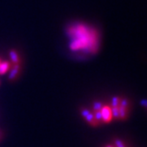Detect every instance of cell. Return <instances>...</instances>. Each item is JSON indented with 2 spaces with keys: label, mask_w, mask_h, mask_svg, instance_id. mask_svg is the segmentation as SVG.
Masks as SVG:
<instances>
[{
  "label": "cell",
  "mask_w": 147,
  "mask_h": 147,
  "mask_svg": "<svg viewBox=\"0 0 147 147\" xmlns=\"http://www.w3.org/2000/svg\"><path fill=\"white\" fill-rule=\"evenodd\" d=\"M101 115H102V121L104 123H109L113 119L112 113H111V107L108 105H103L102 109L100 110Z\"/></svg>",
  "instance_id": "1"
},
{
  "label": "cell",
  "mask_w": 147,
  "mask_h": 147,
  "mask_svg": "<svg viewBox=\"0 0 147 147\" xmlns=\"http://www.w3.org/2000/svg\"><path fill=\"white\" fill-rule=\"evenodd\" d=\"M0 63H1V61H0Z\"/></svg>",
  "instance_id": "17"
},
{
  "label": "cell",
  "mask_w": 147,
  "mask_h": 147,
  "mask_svg": "<svg viewBox=\"0 0 147 147\" xmlns=\"http://www.w3.org/2000/svg\"><path fill=\"white\" fill-rule=\"evenodd\" d=\"M119 119H125L127 115V110L126 108L119 106Z\"/></svg>",
  "instance_id": "6"
},
{
  "label": "cell",
  "mask_w": 147,
  "mask_h": 147,
  "mask_svg": "<svg viewBox=\"0 0 147 147\" xmlns=\"http://www.w3.org/2000/svg\"><path fill=\"white\" fill-rule=\"evenodd\" d=\"M0 137H1V131H0Z\"/></svg>",
  "instance_id": "16"
},
{
  "label": "cell",
  "mask_w": 147,
  "mask_h": 147,
  "mask_svg": "<svg viewBox=\"0 0 147 147\" xmlns=\"http://www.w3.org/2000/svg\"><path fill=\"white\" fill-rule=\"evenodd\" d=\"M129 105V102H128V100L126 99V98H122L120 99V102H119V106H121V107H123V108H127V106Z\"/></svg>",
  "instance_id": "10"
},
{
  "label": "cell",
  "mask_w": 147,
  "mask_h": 147,
  "mask_svg": "<svg viewBox=\"0 0 147 147\" xmlns=\"http://www.w3.org/2000/svg\"><path fill=\"white\" fill-rule=\"evenodd\" d=\"M94 115V119L97 123H99L100 121H102V115H101V112L100 111H95Z\"/></svg>",
  "instance_id": "11"
},
{
  "label": "cell",
  "mask_w": 147,
  "mask_h": 147,
  "mask_svg": "<svg viewBox=\"0 0 147 147\" xmlns=\"http://www.w3.org/2000/svg\"><path fill=\"white\" fill-rule=\"evenodd\" d=\"M85 119L87 120V122H88V123H90V124L92 125V126H97L98 123H97V122L96 121V119H94V115H93L92 112H90L89 114L85 117Z\"/></svg>",
  "instance_id": "5"
},
{
  "label": "cell",
  "mask_w": 147,
  "mask_h": 147,
  "mask_svg": "<svg viewBox=\"0 0 147 147\" xmlns=\"http://www.w3.org/2000/svg\"><path fill=\"white\" fill-rule=\"evenodd\" d=\"M105 147H115V146H113L112 145H108V146H106Z\"/></svg>",
  "instance_id": "15"
},
{
  "label": "cell",
  "mask_w": 147,
  "mask_h": 147,
  "mask_svg": "<svg viewBox=\"0 0 147 147\" xmlns=\"http://www.w3.org/2000/svg\"><path fill=\"white\" fill-rule=\"evenodd\" d=\"M103 107V104L100 101H95L93 103V109L95 111H100Z\"/></svg>",
  "instance_id": "9"
},
{
  "label": "cell",
  "mask_w": 147,
  "mask_h": 147,
  "mask_svg": "<svg viewBox=\"0 0 147 147\" xmlns=\"http://www.w3.org/2000/svg\"><path fill=\"white\" fill-rule=\"evenodd\" d=\"M141 105H142V106H144L145 108H146L147 107V102H146V99H143V100L141 101Z\"/></svg>",
  "instance_id": "14"
},
{
  "label": "cell",
  "mask_w": 147,
  "mask_h": 147,
  "mask_svg": "<svg viewBox=\"0 0 147 147\" xmlns=\"http://www.w3.org/2000/svg\"><path fill=\"white\" fill-rule=\"evenodd\" d=\"M120 102V97L119 96H114L111 100V106L112 107H119Z\"/></svg>",
  "instance_id": "8"
},
{
  "label": "cell",
  "mask_w": 147,
  "mask_h": 147,
  "mask_svg": "<svg viewBox=\"0 0 147 147\" xmlns=\"http://www.w3.org/2000/svg\"><path fill=\"white\" fill-rule=\"evenodd\" d=\"M11 68V65L8 61H3L0 63V74H4Z\"/></svg>",
  "instance_id": "4"
},
{
  "label": "cell",
  "mask_w": 147,
  "mask_h": 147,
  "mask_svg": "<svg viewBox=\"0 0 147 147\" xmlns=\"http://www.w3.org/2000/svg\"><path fill=\"white\" fill-rule=\"evenodd\" d=\"M115 147H125V145L123 141H121L119 139H115Z\"/></svg>",
  "instance_id": "12"
},
{
  "label": "cell",
  "mask_w": 147,
  "mask_h": 147,
  "mask_svg": "<svg viewBox=\"0 0 147 147\" xmlns=\"http://www.w3.org/2000/svg\"><path fill=\"white\" fill-rule=\"evenodd\" d=\"M20 69H21L20 64H14L11 66L10 74H9V79L10 80H14L15 79H16L17 75L19 74V72H20Z\"/></svg>",
  "instance_id": "2"
},
{
  "label": "cell",
  "mask_w": 147,
  "mask_h": 147,
  "mask_svg": "<svg viewBox=\"0 0 147 147\" xmlns=\"http://www.w3.org/2000/svg\"><path fill=\"white\" fill-rule=\"evenodd\" d=\"M90 112H91V111L88 110H87V109H83V110H81V115L83 116L84 118H85L86 116L89 114Z\"/></svg>",
  "instance_id": "13"
},
{
  "label": "cell",
  "mask_w": 147,
  "mask_h": 147,
  "mask_svg": "<svg viewBox=\"0 0 147 147\" xmlns=\"http://www.w3.org/2000/svg\"><path fill=\"white\" fill-rule=\"evenodd\" d=\"M9 56H10L11 61L13 63V65L14 64H20V61H21L20 60V57H19V55H18V53H17L16 50H14V49L10 50Z\"/></svg>",
  "instance_id": "3"
},
{
  "label": "cell",
  "mask_w": 147,
  "mask_h": 147,
  "mask_svg": "<svg viewBox=\"0 0 147 147\" xmlns=\"http://www.w3.org/2000/svg\"><path fill=\"white\" fill-rule=\"evenodd\" d=\"M111 113L112 117L115 119H119V107H111Z\"/></svg>",
  "instance_id": "7"
}]
</instances>
